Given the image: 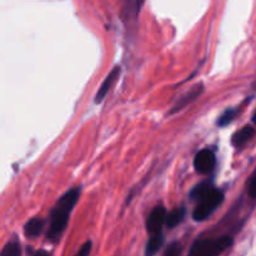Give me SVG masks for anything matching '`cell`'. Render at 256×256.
<instances>
[{
    "mask_svg": "<svg viewBox=\"0 0 256 256\" xmlns=\"http://www.w3.org/2000/svg\"><path fill=\"white\" fill-rule=\"evenodd\" d=\"M80 192L82 189L80 188H74L70 189L58 200L55 206L52 208L50 212V225L49 230L46 232V239L49 242H55L56 244L60 240L62 235L64 234L65 229L69 222L70 214H72V209L75 205L78 204V200L80 198Z\"/></svg>",
    "mask_w": 256,
    "mask_h": 256,
    "instance_id": "6da1fadb",
    "label": "cell"
},
{
    "mask_svg": "<svg viewBox=\"0 0 256 256\" xmlns=\"http://www.w3.org/2000/svg\"><path fill=\"white\" fill-rule=\"evenodd\" d=\"M232 245V238L224 235L218 239H199L192 244L189 256H219Z\"/></svg>",
    "mask_w": 256,
    "mask_h": 256,
    "instance_id": "7a4b0ae2",
    "label": "cell"
},
{
    "mask_svg": "<svg viewBox=\"0 0 256 256\" xmlns=\"http://www.w3.org/2000/svg\"><path fill=\"white\" fill-rule=\"evenodd\" d=\"M224 202V192L215 188L212 192L202 199L192 212V219L200 222L206 220Z\"/></svg>",
    "mask_w": 256,
    "mask_h": 256,
    "instance_id": "3957f363",
    "label": "cell"
},
{
    "mask_svg": "<svg viewBox=\"0 0 256 256\" xmlns=\"http://www.w3.org/2000/svg\"><path fill=\"white\" fill-rule=\"evenodd\" d=\"M215 164H216V158L214 152L210 149L200 150L194 158V168L199 174L206 175L212 172Z\"/></svg>",
    "mask_w": 256,
    "mask_h": 256,
    "instance_id": "277c9868",
    "label": "cell"
},
{
    "mask_svg": "<svg viewBox=\"0 0 256 256\" xmlns=\"http://www.w3.org/2000/svg\"><path fill=\"white\" fill-rule=\"evenodd\" d=\"M166 209H165L162 205L155 206L146 219L148 232L152 235L160 234V232H162V225L166 224Z\"/></svg>",
    "mask_w": 256,
    "mask_h": 256,
    "instance_id": "5b68a950",
    "label": "cell"
},
{
    "mask_svg": "<svg viewBox=\"0 0 256 256\" xmlns=\"http://www.w3.org/2000/svg\"><path fill=\"white\" fill-rule=\"evenodd\" d=\"M202 92H204V85L202 84L195 85L194 88H192V90H189L188 92H185L184 95H182V96H180L179 99L175 102V104L170 108L169 115H174V114H176V112H182V110L184 109V108H186L190 102H192L194 100H196L202 94Z\"/></svg>",
    "mask_w": 256,
    "mask_h": 256,
    "instance_id": "8992f818",
    "label": "cell"
},
{
    "mask_svg": "<svg viewBox=\"0 0 256 256\" xmlns=\"http://www.w3.org/2000/svg\"><path fill=\"white\" fill-rule=\"evenodd\" d=\"M120 72H122V68L115 66L114 69H112V72L106 75V78L104 79V82H102L100 88L98 89L96 95H95V99H94L95 104H100V102L105 99V96L108 95V92H110V89L112 88V85L115 84L116 79L119 78Z\"/></svg>",
    "mask_w": 256,
    "mask_h": 256,
    "instance_id": "52a82bcc",
    "label": "cell"
},
{
    "mask_svg": "<svg viewBox=\"0 0 256 256\" xmlns=\"http://www.w3.org/2000/svg\"><path fill=\"white\" fill-rule=\"evenodd\" d=\"M256 135V130L252 126H244L242 130L235 132L232 138V146L236 149H242V146L248 144L250 140L252 139Z\"/></svg>",
    "mask_w": 256,
    "mask_h": 256,
    "instance_id": "ba28073f",
    "label": "cell"
},
{
    "mask_svg": "<svg viewBox=\"0 0 256 256\" xmlns=\"http://www.w3.org/2000/svg\"><path fill=\"white\" fill-rule=\"evenodd\" d=\"M45 222L42 218H32L26 222V224L24 225V234L25 236L29 238V239H35V238L40 236L44 230Z\"/></svg>",
    "mask_w": 256,
    "mask_h": 256,
    "instance_id": "9c48e42d",
    "label": "cell"
},
{
    "mask_svg": "<svg viewBox=\"0 0 256 256\" xmlns=\"http://www.w3.org/2000/svg\"><path fill=\"white\" fill-rule=\"evenodd\" d=\"M214 189L215 188H214V185H212V182H200V184H198L192 190V192H190V199L199 200L200 202V200L204 199V198L206 196L209 192H212Z\"/></svg>",
    "mask_w": 256,
    "mask_h": 256,
    "instance_id": "30bf717a",
    "label": "cell"
},
{
    "mask_svg": "<svg viewBox=\"0 0 256 256\" xmlns=\"http://www.w3.org/2000/svg\"><path fill=\"white\" fill-rule=\"evenodd\" d=\"M162 245H164V235L162 232L152 235L149 242H148L146 248H145V256H154L162 249Z\"/></svg>",
    "mask_w": 256,
    "mask_h": 256,
    "instance_id": "8fae6325",
    "label": "cell"
},
{
    "mask_svg": "<svg viewBox=\"0 0 256 256\" xmlns=\"http://www.w3.org/2000/svg\"><path fill=\"white\" fill-rule=\"evenodd\" d=\"M185 215H186V209H185L184 206L176 208V209H174L172 212H170L169 214H168L166 224L165 225H166L169 229H172V228L178 226V225L184 220Z\"/></svg>",
    "mask_w": 256,
    "mask_h": 256,
    "instance_id": "7c38bea8",
    "label": "cell"
},
{
    "mask_svg": "<svg viewBox=\"0 0 256 256\" xmlns=\"http://www.w3.org/2000/svg\"><path fill=\"white\" fill-rule=\"evenodd\" d=\"M236 115H238L236 110L232 109V108H228V109L225 110L222 115H220L219 119H218V125L222 128L228 126V125L232 124V122H234L235 118H236Z\"/></svg>",
    "mask_w": 256,
    "mask_h": 256,
    "instance_id": "4fadbf2b",
    "label": "cell"
},
{
    "mask_svg": "<svg viewBox=\"0 0 256 256\" xmlns=\"http://www.w3.org/2000/svg\"><path fill=\"white\" fill-rule=\"evenodd\" d=\"M0 256H22V248L18 242H8L4 245Z\"/></svg>",
    "mask_w": 256,
    "mask_h": 256,
    "instance_id": "5bb4252c",
    "label": "cell"
},
{
    "mask_svg": "<svg viewBox=\"0 0 256 256\" xmlns=\"http://www.w3.org/2000/svg\"><path fill=\"white\" fill-rule=\"evenodd\" d=\"M182 252V245L179 242H174L166 248L164 256H180Z\"/></svg>",
    "mask_w": 256,
    "mask_h": 256,
    "instance_id": "9a60e30c",
    "label": "cell"
},
{
    "mask_svg": "<svg viewBox=\"0 0 256 256\" xmlns=\"http://www.w3.org/2000/svg\"><path fill=\"white\" fill-rule=\"evenodd\" d=\"M248 194L252 199H256V172L250 176L248 182Z\"/></svg>",
    "mask_w": 256,
    "mask_h": 256,
    "instance_id": "2e32d148",
    "label": "cell"
},
{
    "mask_svg": "<svg viewBox=\"0 0 256 256\" xmlns=\"http://www.w3.org/2000/svg\"><path fill=\"white\" fill-rule=\"evenodd\" d=\"M92 240H88V242H85L84 244L82 245V248H80L79 252H78L76 256H89L90 252H92Z\"/></svg>",
    "mask_w": 256,
    "mask_h": 256,
    "instance_id": "e0dca14e",
    "label": "cell"
},
{
    "mask_svg": "<svg viewBox=\"0 0 256 256\" xmlns=\"http://www.w3.org/2000/svg\"><path fill=\"white\" fill-rule=\"evenodd\" d=\"M34 256H52V254H49V252H45V250H38L34 254Z\"/></svg>",
    "mask_w": 256,
    "mask_h": 256,
    "instance_id": "ac0fdd59",
    "label": "cell"
},
{
    "mask_svg": "<svg viewBox=\"0 0 256 256\" xmlns=\"http://www.w3.org/2000/svg\"><path fill=\"white\" fill-rule=\"evenodd\" d=\"M252 122H254V124L256 125V110H255V112H254V114H252Z\"/></svg>",
    "mask_w": 256,
    "mask_h": 256,
    "instance_id": "d6986e66",
    "label": "cell"
}]
</instances>
